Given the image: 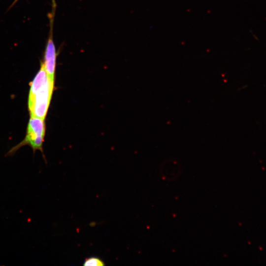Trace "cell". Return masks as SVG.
<instances>
[{"label":"cell","instance_id":"2","mask_svg":"<svg viewBox=\"0 0 266 266\" xmlns=\"http://www.w3.org/2000/svg\"><path fill=\"white\" fill-rule=\"evenodd\" d=\"M45 133L44 119L35 117H31L27 127V134L25 139L19 144L11 149L7 154L8 156L13 155L21 146L30 145L33 152L38 150L42 152V144Z\"/></svg>","mask_w":266,"mask_h":266},{"label":"cell","instance_id":"4","mask_svg":"<svg viewBox=\"0 0 266 266\" xmlns=\"http://www.w3.org/2000/svg\"><path fill=\"white\" fill-rule=\"evenodd\" d=\"M105 265V263L102 260L96 257L86 258L83 264V265L84 266H101Z\"/></svg>","mask_w":266,"mask_h":266},{"label":"cell","instance_id":"1","mask_svg":"<svg viewBox=\"0 0 266 266\" xmlns=\"http://www.w3.org/2000/svg\"><path fill=\"white\" fill-rule=\"evenodd\" d=\"M54 88V82L48 77L42 62L30 84L28 104L31 117L45 119Z\"/></svg>","mask_w":266,"mask_h":266},{"label":"cell","instance_id":"5","mask_svg":"<svg viewBox=\"0 0 266 266\" xmlns=\"http://www.w3.org/2000/svg\"><path fill=\"white\" fill-rule=\"evenodd\" d=\"M18 0H14L13 1V2L12 3L11 5L10 6V7H9V8L8 9H9L10 8H11L12 7H13V6L14 5V4H15Z\"/></svg>","mask_w":266,"mask_h":266},{"label":"cell","instance_id":"3","mask_svg":"<svg viewBox=\"0 0 266 266\" xmlns=\"http://www.w3.org/2000/svg\"><path fill=\"white\" fill-rule=\"evenodd\" d=\"M56 2L52 0V10L48 14L50 29L46 42L43 60V65L49 79L54 82L56 66L57 52L53 40V25L56 11Z\"/></svg>","mask_w":266,"mask_h":266}]
</instances>
